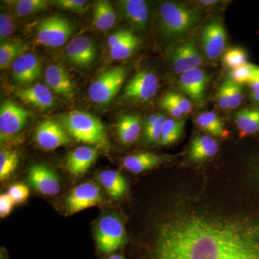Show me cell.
I'll return each mask as SVG.
<instances>
[{
	"label": "cell",
	"mask_w": 259,
	"mask_h": 259,
	"mask_svg": "<svg viewBox=\"0 0 259 259\" xmlns=\"http://www.w3.org/2000/svg\"><path fill=\"white\" fill-rule=\"evenodd\" d=\"M66 54L73 64L79 67H90L96 59V46L91 37H76L66 46Z\"/></svg>",
	"instance_id": "cell-12"
},
{
	"label": "cell",
	"mask_w": 259,
	"mask_h": 259,
	"mask_svg": "<svg viewBox=\"0 0 259 259\" xmlns=\"http://www.w3.org/2000/svg\"><path fill=\"white\" fill-rule=\"evenodd\" d=\"M13 76L19 84L25 85L36 81L40 76V61L31 53H25L13 62Z\"/></svg>",
	"instance_id": "cell-17"
},
{
	"label": "cell",
	"mask_w": 259,
	"mask_h": 259,
	"mask_svg": "<svg viewBox=\"0 0 259 259\" xmlns=\"http://www.w3.org/2000/svg\"><path fill=\"white\" fill-rule=\"evenodd\" d=\"M235 122L242 136L259 131V108H245L235 115Z\"/></svg>",
	"instance_id": "cell-26"
},
{
	"label": "cell",
	"mask_w": 259,
	"mask_h": 259,
	"mask_svg": "<svg viewBox=\"0 0 259 259\" xmlns=\"http://www.w3.org/2000/svg\"><path fill=\"white\" fill-rule=\"evenodd\" d=\"M162 100L173 104L175 106L178 107L184 114H188L192 111V102L180 94L171 92V93L166 94L164 96L162 97Z\"/></svg>",
	"instance_id": "cell-35"
},
{
	"label": "cell",
	"mask_w": 259,
	"mask_h": 259,
	"mask_svg": "<svg viewBox=\"0 0 259 259\" xmlns=\"http://www.w3.org/2000/svg\"><path fill=\"white\" fill-rule=\"evenodd\" d=\"M133 32L131 31V30H125V29H121V30H117V31L112 33V35L108 37L107 45H108L110 49H111V48L115 47L116 45L120 44V42L123 41L124 40H125V39L128 37Z\"/></svg>",
	"instance_id": "cell-42"
},
{
	"label": "cell",
	"mask_w": 259,
	"mask_h": 259,
	"mask_svg": "<svg viewBox=\"0 0 259 259\" xmlns=\"http://www.w3.org/2000/svg\"><path fill=\"white\" fill-rule=\"evenodd\" d=\"M73 30V25L67 18L59 14L51 15L37 23V40L45 47H61L71 36Z\"/></svg>",
	"instance_id": "cell-5"
},
{
	"label": "cell",
	"mask_w": 259,
	"mask_h": 259,
	"mask_svg": "<svg viewBox=\"0 0 259 259\" xmlns=\"http://www.w3.org/2000/svg\"><path fill=\"white\" fill-rule=\"evenodd\" d=\"M8 194L15 204H21L26 201L29 196V190L23 184H16L10 187Z\"/></svg>",
	"instance_id": "cell-40"
},
{
	"label": "cell",
	"mask_w": 259,
	"mask_h": 259,
	"mask_svg": "<svg viewBox=\"0 0 259 259\" xmlns=\"http://www.w3.org/2000/svg\"><path fill=\"white\" fill-rule=\"evenodd\" d=\"M196 123L201 129L213 136L223 138L228 135L221 117L214 112L207 111L200 114L196 118Z\"/></svg>",
	"instance_id": "cell-28"
},
{
	"label": "cell",
	"mask_w": 259,
	"mask_h": 259,
	"mask_svg": "<svg viewBox=\"0 0 259 259\" xmlns=\"http://www.w3.org/2000/svg\"><path fill=\"white\" fill-rule=\"evenodd\" d=\"M223 64L226 67L233 69L246 64L247 54L241 48H232L225 53Z\"/></svg>",
	"instance_id": "cell-33"
},
{
	"label": "cell",
	"mask_w": 259,
	"mask_h": 259,
	"mask_svg": "<svg viewBox=\"0 0 259 259\" xmlns=\"http://www.w3.org/2000/svg\"><path fill=\"white\" fill-rule=\"evenodd\" d=\"M116 14L110 2L100 0L94 7V25L100 30H107L114 26Z\"/></svg>",
	"instance_id": "cell-25"
},
{
	"label": "cell",
	"mask_w": 259,
	"mask_h": 259,
	"mask_svg": "<svg viewBox=\"0 0 259 259\" xmlns=\"http://www.w3.org/2000/svg\"><path fill=\"white\" fill-rule=\"evenodd\" d=\"M122 18L136 30L144 31L149 21V6L144 0H122L117 3Z\"/></svg>",
	"instance_id": "cell-15"
},
{
	"label": "cell",
	"mask_w": 259,
	"mask_h": 259,
	"mask_svg": "<svg viewBox=\"0 0 259 259\" xmlns=\"http://www.w3.org/2000/svg\"><path fill=\"white\" fill-rule=\"evenodd\" d=\"M15 14L26 17L47 10L48 2L45 0H18L11 3Z\"/></svg>",
	"instance_id": "cell-31"
},
{
	"label": "cell",
	"mask_w": 259,
	"mask_h": 259,
	"mask_svg": "<svg viewBox=\"0 0 259 259\" xmlns=\"http://www.w3.org/2000/svg\"><path fill=\"white\" fill-rule=\"evenodd\" d=\"M166 119V116L163 114H160L156 122L149 128L145 131V139L147 144L158 142L161 138L162 128Z\"/></svg>",
	"instance_id": "cell-37"
},
{
	"label": "cell",
	"mask_w": 259,
	"mask_h": 259,
	"mask_svg": "<svg viewBox=\"0 0 259 259\" xmlns=\"http://www.w3.org/2000/svg\"><path fill=\"white\" fill-rule=\"evenodd\" d=\"M230 91H231L230 80L227 79L221 85L217 93L218 105L221 110L229 109Z\"/></svg>",
	"instance_id": "cell-41"
},
{
	"label": "cell",
	"mask_w": 259,
	"mask_h": 259,
	"mask_svg": "<svg viewBox=\"0 0 259 259\" xmlns=\"http://www.w3.org/2000/svg\"><path fill=\"white\" fill-rule=\"evenodd\" d=\"M159 115L160 114H153V115L148 116L144 122L145 131L149 128L150 127H151L156 122Z\"/></svg>",
	"instance_id": "cell-46"
},
{
	"label": "cell",
	"mask_w": 259,
	"mask_h": 259,
	"mask_svg": "<svg viewBox=\"0 0 259 259\" xmlns=\"http://www.w3.org/2000/svg\"><path fill=\"white\" fill-rule=\"evenodd\" d=\"M219 146L212 137L205 135H198L191 143L189 156L192 161H203L215 156Z\"/></svg>",
	"instance_id": "cell-21"
},
{
	"label": "cell",
	"mask_w": 259,
	"mask_h": 259,
	"mask_svg": "<svg viewBox=\"0 0 259 259\" xmlns=\"http://www.w3.org/2000/svg\"><path fill=\"white\" fill-rule=\"evenodd\" d=\"M95 236L99 249L103 253H112L123 244L125 228L120 218L108 214L97 223Z\"/></svg>",
	"instance_id": "cell-6"
},
{
	"label": "cell",
	"mask_w": 259,
	"mask_h": 259,
	"mask_svg": "<svg viewBox=\"0 0 259 259\" xmlns=\"http://www.w3.org/2000/svg\"><path fill=\"white\" fill-rule=\"evenodd\" d=\"M201 5H203L204 6H210V5H215L216 3H218L217 1H214V0H209V1H199Z\"/></svg>",
	"instance_id": "cell-48"
},
{
	"label": "cell",
	"mask_w": 259,
	"mask_h": 259,
	"mask_svg": "<svg viewBox=\"0 0 259 259\" xmlns=\"http://www.w3.org/2000/svg\"><path fill=\"white\" fill-rule=\"evenodd\" d=\"M28 49L26 44L21 40L2 41L0 44V69H5L20 56L25 54Z\"/></svg>",
	"instance_id": "cell-27"
},
{
	"label": "cell",
	"mask_w": 259,
	"mask_h": 259,
	"mask_svg": "<svg viewBox=\"0 0 259 259\" xmlns=\"http://www.w3.org/2000/svg\"><path fill=\"white\" fill-rule=\"evenodd\" d=\"M250 97L252 101L259 105V91L251 92V93L250 94Z\"/></svg>",
	"instance_id": "cell-47"
},
{
	"label": "cell",
	"mask_w": 259,
	"mask_h": 259,
	"mask_svg": "<svg viewBox=\"0 0 259 259\" xmlns=\"http://www.w3.org/2000/svg\"><path fill=\"white\" fill-rule=\"evenodd\" d=\"M254 67V65L246 63L243 66L231 69L228 79L234 82L239 83V84L243 85L244 83L248 84L252 74H253Z\"/></svg>",
	"instance_id": "cell-34"
},
{
	"label": "cell",
	"mask_w": 259,
	"mask_h": 259,
	"mask_svg": "<svg viewBox=\"0 0 259 259\" xmlns=\"http://www.w3.org/2000/svg\"><path fill=\"white\" fill-rule=\"evenodd\" d=\"M127 71L123 67L108 68L102 71L88 90V95L93 102L105 105L120 91L125 81Z\"/></svg>",
	"instance_id": "cell-4"
},
{
	"label": "cell",
	"mask_w": 259,
	"mask_h": 259,
	"mask_svg": "<svg viewBox=\"0 0 259 259\" xmlns=\"http://www.w3.org/2000/svg\"><path fill=\"white\" fill-rule=\"evenodd\" d=\"M29 180L35 190L45 195H56L60 192L59 177L51 168L42 165H34L29 172Z\"/></svg>",
	"instance_id": "cell-18"
},
{
	"label": "cell",
	"mask_w": 259,
	"mask_h": 259,
	"mask_svg": "<svg viewBox=\"0 0 259 259\" xmlns=\"http://www.w3.org/2000/svg\"><path fill=\"white\" fill-rule=\"evenodd\" d=\"M18 153L15 151L2 149L0 151V180H8L18 166Z\"/></svg>",
	"instance_id": "cell-32"
},
{
	"label": "cell",
	"mask_w": 259,
	"mask_h": 259,
	"mask_svg": "<svg viewBox=\"0 0 259 259\" xmlns=\"http://www.w3.org/2000/svg\"><path fill=\"white\" fill-rule=\"evenodd\" d=\"M161 105L166 112H168V113H169L172 117H175V118L180 119L185 115V114L181 111L180 109L177 106H175V105L170 103V102L165 101V100H162V99L161 100Z\"/></svg>",
	"instance_id": "cell-44"
},
{
	"label": "cell",
	"mask_w": 259,
	"mask_h": 259,
	"mask_svg": "<svg viewBox=\"0 0 259 259\" xmlns=\"http://www.w3.org/2000/svg\"><path fill=\"white\" fill-rule=\"evenodd\" d=\"M168 59L174 71L180 75L190 70L198 69L203 63L194 39L185 40L172 49L168 54Z\"/></svg>",
	"instance_id": "cell-7"
},
{
	"label": "cell",
	"mask_w": 259,
	"mask_h": 259,
	"mask_svg": "<svg viewBox=\"0 0 259 259\" xmlns=\"http://www.w3.org/2000/svg\"><path fill=\"white\" fill-rule=\"evenodd\" d=\"M15 28L14 20L8 13H2L0 15V37L5 41L13 35Z\"/></svg>",
	"instance_id": "cell-38"
},
{
	"label": "cell",
	"mask_w": 259,
	"mask_h": 259,
	"mask_svg": "<svg viewBox=\"0 0 259 259\" xmlns=\"http://www.w3.org/2000/svg\"><path fill=\"white\" fill-rule=\"evenodd\" d=\"M45 81L51 90L65 98L71 100L76 94V86L69 73L63 66L52 64L45 71Z\"/></svg>",
	"instance_id": "cell-16"
},
{
	"label": "cell",
	"mask_w": 259,
	"mask_h": 259,
	"mask_svg": "<svg viewBox=\"0 0 259 259\" xmlns=\"http://www.w3.org/2000/svg\"><path fill=\"white\" fill-rule=\"evenodd\" d=\"M97 155V148L80 146L69 153L66 161V168L73 176H82L96 161Z\"/></svg>",
	"instance_id": "cell-19"
},
{
	"label": "cell",
	"mask_w": 259,
	"mask_h": 259,
	"mask_svg": "<svg viewBox=\"0 0 259 259\" xmlns=\"http://www.w3.org/2000/svg\"><path fill=\"white\" fill-rule=\"evenodd\" d=\"M201 20L202 15L199 10L188 5L164 2L160 6V32L166 40H177L185 36L199 25Z\"/></svg>",
	"instance_id": "cell-2"
},
{
	"label": "cell",
	"mask_w": 259,
	"mask_h": 259,
	"mask_svg": "<svg viewBox=\"0 0 259 259\" xmlns=\"http://www.w3.org/2000/svg\"><path fill=\"white\" fill-rule=\"evenodd\" d=\"M119 139L123 144L136 142L141 132V117L138 115H126L119 119L117 124Z\"/></svg>",
	"instance_id": "cell-23"
},
{
	"label": "cell",
	"mask_w": 259,
	"mask_h": 259,
	"mask_svg": "<svg viewBox=\"0 0 259 259\" xmlns=\"http://www.w3.org/2000/svg\"><path fill=\"white\" fill-rule=\"evenodd\" d=\"M185 125V120L166 118L163 123L158 144L168 146L177 142L183 134Z\"/></svg>",
	"instance_id": "cell-29"
},
{
	"label": "cell",
	"mask_w": 259,
	"mask_h": 259,
	"mask_svg": "<svg viewBox=\"0 0 259 259\" xmlns=\"http://www.w3.org/2000/svg\"><path fill=\"white\" fill-rule=\"evenodd\" d=\"M250 226L236 233L193 221L162 233L156 259H230L246 244Z\"/></svg>",
	"instance_id": "cell-1"
},
{
	"label": "cell",
	"mask_w": 259,
	"mask_h": 259,
	"mask_svg": "<svg viewBox=\"0 0 259 259\" xmlns=\"http://www.w3.org/2000/svg\"><path fill=\"white\" fill-rule=\"evenodd\" d=\"M30 112L11 100L3 102L0 107L1 141L18 134L26 124Z\"/></svg>",
	"instance_id": "cell-8"
},
{
	"label": "cell",
	"mask_w": 259,
	"mask_h": 259,
	"mask_svg": "<svg viewBox=\"0 0 259 259\" xmlns=\"http://www.w3.org/2000/svg\"><path fill=\"white\" fill-rule=\"evenodd\" d=\"M68 133L78 142L97 148H109L105 127L101 121L87 112L73 110L61 118Z\"/></svg>",
	"instance_id": "cell-3"
},
{
	"label": "cell",
	"mask_w": 259,
	"mask_h": 259,
	"mask_svg": "<svg viewBox=\"0 0 259 259\" xmlns=\"http://www.w3.org/2000/svg\"><path fill=\"white\" fill-rule=\"evenodd\" d=\"M98 179L102 187L113 198H120L127 191V182L119 172L105 170L100 172Z\"/></svg>",
	"instance_id": "cell-24"
},
{
	"label": "cell",
	"mask_w": 259,
	"mask_h": 259,
	"mask_svg": "<svg viewBox=\"0 0 259 259\" xmlns=\"http://www.w3.org/2000/svg\"><path fill=\"white\" fill-rule=\"evenodd\" d=\"M209 77L200 68L190 70L181 74L179 86L181 90L198 105L203 103Z\"/></svg>",
	"instance_id": "cell-13"
},
{
	"label": "cell",
	"mask_w": 259,
	"mask_h": 259,
	"mask_svg": "<svg viewBox=\"0 0 259 259\" xmlns=\"http://www.w3.org/2000/svg\"><path fill=\"white\" fill-rule=\"evenodd\" d=\"M16 96L25 103L40 110L51 108L55 103L51 89L42 83H37L30 88L20 89L16 92Z\"/></svg>",
	"instance_id": "cell-20"
},
{
	"label": "cell",
	"mask_w": 259,
	"mask_h": 259,
	"mask_svg": "<svg viewBox=\"0 0 259 259\" xmlns=\"http://www.w3.org/2000/svg\"><path fill=\"white\" fill-rule=\"evenodd\" d=\"M164 158L149 152L130 155L123 159L122 164L126 169L134 174L141 173L161 164Z\"/></svg>",
	"instance_id": "cell-22"
},
{
	"label": "cell",
	"mask_w": 259,
	"mask_h": 259,
	"mask_svg": "<svg viewBox=\"0 0 259 259\" xmlns=\"http://www.w3.org/2000/svg\"><path fill=\"white\" fill-rule=\"evenodd\" d=\"M14 202L8 194L0 196V217L4 218L10 214L14 206Z\"/></svg>",
	"instance_id": "cell-43"
},
{
	"label": "cell",
	"mask_w": 259,
	"mask_h": 259,
	"mask_svg": "<svg viewBox=\"0 0 259 259\" xmlns=\"http://www.w3.org/2000/svg\"><path fill=\"white\" fill-rule=\"evenodd\" d=\"M230 84H231V91H230L229 110H233L241 105L243 102V86L231 80H230Z\"/></svg>",
	"instance_id": "cell-39"
},
{
	"label": "cell",
	"mask_w": 259,
	"mask_h": 259,
	"mask_svg": "<svg viewBox=\"0 0 259 259\" xmlns=\"http://www.w3.org/2000/svg\"><path fill=\"white\" fill-rule=\"evenodd\" d=\"M141 44V40L134 32L123 41L110 49V56L115 60H123L131 57Z\"/></svg>",
	"instance_id": "cell-30"
},
{
	"label": "cell",
	"mask_w": 259,
	"mask_h": 259,
	"mask_svg": "<svg viewBox=\"0 0 259 259\" xmlns=\"http://www.w3.org/2000/svg\"><path fill=\"white\" fill-rule=\"evenodd\" d=\"M101 200L100 188L95 184L84 183L76 187L68 196L66 209L70 214H74L96 205Z\"/></svg>",
	"instance_id": "cell-11"
},
{
	"label": "cell",
	"mask_w": 259,
	"mask_h": 259,
	"mask_svg": "<svg viewBox=\"0 0 259 259\" xmlns=\"http://www.w3.org/2000/svg\"><path fill=\"white\" fill-rule=\"evenodd\" d=\"M109 259H125L123 257L121 256V255H114L110 257Z\"/></svg>",
	"instance_id": "cell-49"
},
{
	"label": "cell",
	"mask_w": 259,
	"mask_h": 259,
	"mask_svg": "<svg viewBox=\"0 0 259 259\" xmlns=\"http://www.w3.org/2000/svg\"><path fill=\"white\" fill-rule=\"evenodd\" d=\"M248 86L250 87V90L252 92H258L259 91V67L258 66H255L254 69H253V74H252L251 77L248 81Z\"/></svg>",
	"instance_id": "cell-45"
},
{
	"label": "cell",
	"mask_w": 259,
	"mask_h": 259,
	"mask_svg": "<svg viewBox=\"0 0 259 259\" xmlns=\"http://www.w3.org/2000/svg\"><path fill=\"white\" fill-rule=\"evenodd\" d=\"M37 144L44 149L54 150L69 144V135L64 127L54 120H45L37 126L35 132Z\"/></svg>",
	"instance_id": "cell-14"
},
{
	"label": "cell",
	"mask_w": 259,
	"mask_h": 259,
	"mask_svg": "<svg viewBox=\"0 0 259 259\" xmlns=\"http://www.w3.org/2000/svg\"><path fill=\"white\" fill-rule=\"evenodd\" d=\"M159 86L158 76L153 71L144 70L135 75L127 83L124 95L137 101L149 100L156 95Z\"/></svg>",
	"instance_id": "cell-9"
},
{
	"label": "cell",
	"mask_w": 259,
	"mask_h": 259,
	"mask_svg": "<svg viewBox=\"0 0 259 259\" xmlns=\"http://www.w3.org/2000/svg\"><path fill=\"white\" fill-rule=\"evenodd\" d=\"M202 49L209 60H215L223 54L227 44V33L220 20L207 23L201 34Z\"/></svg>",
	"instance_id": "cell-10"
},
{
	"label": "cell",
	"mask_w": 259,
	"mask_h": 259,
	"mask_svg": "<svg viewBox=\"0 0 259 259\" xmlns=\"http://www.w3.org/2000/svg\"><path fill=\"white\" fill-rule=\"evenodd\" d=\"M53 3L62 9L83 14L88 10V2L85 0H56Z\"/></svg>",
	"instance_id": "cell-36"
}]
</instances>
